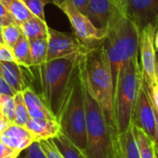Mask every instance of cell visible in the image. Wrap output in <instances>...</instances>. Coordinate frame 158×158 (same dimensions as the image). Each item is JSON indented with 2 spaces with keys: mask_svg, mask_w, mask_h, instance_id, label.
Here are the masks:
<instances>
[{
  "mask_svg": "<svg viewBox=\"0 0 158 158\" xmlns=\"http://www.w3.org/2000/svg\"><path fill=\"white\" fill-rule=\"evenodd\" d=\"M82 56V55H81ZM81 56L46 61L40 66H31L32 80L37 88L33 91L41 97L57 120L64 102L80 71Z\"/></svg>",
  "mask_w": 158,
  "mask_h": 158,
  "instance_id": "obj_1",
  "label": "cell"
},
{
  "mask_svg": "<svg viewBox=\"0 0 158 158\" xmlns=\"http://www.w3.org/2000/svg\"><path fill=\"white\" fill-rule=\"evenodd\" d=\"M81 71L84 84L101 106L108 125L114 122V85L109 60L103 44L89 47L81 56Z\"/></svg>",
  "mask_w": 158,
  "mask_h": 158,
  "instance_id": "obj_2",
  "label": "cell"
},
{
  "mask_svg": "<svg viewBox=\"0 0 158 158\" xmlns=\"http://www.w3.org/2000/svg\"><path fill=\"white\" fill-rule=\"evenodd\" d=\"M140 31L135 23L123 15L107 29L104 46L109 60L114 90L126 64L139 53Z\"/></svg>",
  "mask_w": 158,
  "mask_h": 158,
  "instance_id": "obj_3",
  "label": "cell"
},
{
  "mask_svg": "<svg viewBox=\"0 0 158 158\" xmlns=\"http://www.w3.org/2000/svg\"><path fill=\"white\" fill-rule=\"evenodd\" d=\"M142 81V69L136 56L126 64L114 90V122L120 135L125 133L132 124Z\"/></svg>",
  "mask_w": 158,
  "mask_h": 158,
  "instance_id": "obj_4",
  "label": "cell"
},
{
  "mask_svg": "<svg viewBox=\"0 0 158 158\" xmlns=\"http://www.w3.org/2000/svg\"><path fill=\"white\" fill-rule=\"evenodd\" d=\"M57 121L60 126V132L78 148L85 152L87 147L86 108L81 62L80 71L64 102Z\"/></svg>",
  "mask_w": 158,
  "mask_h": 158,
  "instance_id": "obj_5",
  "label": "cell"
},
{
  "mask_svg": "<svg viewBox=\"0 0 158 158\" xmlns=\"http://www.w3.org/2000/svg\"><path fill=\"white\" fill-rule=\"evenodd\" d=\"M83 81V80H82ZM86 108V133L88 158H107L111 143V128L106 118L89 89L84 84Z\"/></svg>",
  "mask_w": 158,
  "mask_h": 158,
  "instance_id": "obj_6",
  "label": "cell"
},
{
  "mask_svg": "<svg viewBox=\"0 0 158 158\" xmlns=\"http://www.w3.org/2000/svg\"><path fill=\"white\" fill-rule=\"evenodd\" d=\"M57 6L67 15L73 29V33L84 45L89 48L104 43L107 31L95 28L70 0H65L58 4Z\"/></svg>",
  "mask_w": 158,
  "mask_h": 158,
  "instance_id": "obj_7",
  "label": "cell"
},
{
  "mask_svg": "<svg viewBox=\"0 0 158 158\" xmlns=\"http://www.w3.org/2000/svg\"><path fill=\"white\" fill-rule=\"evenodd\" d=\"M156 27L146 25L140 31L139 51L141 53V69L143 81L148 90L158 84V59L155 48Z\"/></svg>",
  "mask_w": 158,
  "mask_h": 158,
  "instance_id": "obj_8",
  "label": "cell"
},
{
  "mask_svg": "<svg viewBox=\"0 0 158 158\" xmlns=\"http://www.w3.org/2000/svg\"><path fill=\"white\" fill-rule=\"evenodd\" d=\"M88 47L74 33L61 32L48 28V50L46 61L78 56L85 54Z\"/></svg>",
  "mask_w": 158,
  "mask_h": 158,
  "instance_id": "obj_9",
  "label": "cell"
},
{
  "mask_svg": "<svg viewBox=\"0 0 158 158\" xmlns=\"http://www.w3.org/2000/svg\"><path fill=\"white\" fill-rule=\"evenodd\" d=\"M121 8L139 31L148 24L158 28V0H121Z\"/></svg>",
  "mask_w": 158,
  "mask_h": 158,
  "instance_id": "obj_10",
  "label": "cell"
},
{
  "mask_svg": "<svg viewBox=\"0 0 158 158\" xmlns=\"http://www.w3.org/2000/svg\"><path fill=\"white\" fill-rule=\"evenodd\" d=\"M132 123L138 128L142 129L149 137L155 141L156 127V112L149 91L143 81H142L140 87Z\"/></svg>",
  "mask_w": 158,
  "mask_h": 158,
  "instance_id": "obj_11",
  "label": "cell"
},
{
  "mask_svg": "<svg viewBox=\"0 0 158 158\" xmlns=\"http://www.w3.org/2000/svg\"><path fill=\"white\" fill-rule=\"evenodd\" d=\"M123 15L113 0H89L85 14L95 28L106 31Z\"/></svg>",
  "mask_w": 158,
  "mask_h": 158,
  "instance_id": "obj_12",
  "label": "cell"
},
{
  "mask_svg": "<svg viewBox=\"0 0 158 158\" xmlns=\"http://www.w3.org/2000/svg\"><path fill=\"white\" fill-rule=\"evenodd\" d=\"M0 141L19 153L35 142L33 136L25 127L15 123L9 124L2 132H0Z\"/></svg>",
  "mask_w": 158,
  "mask_h": 158,
  "instance_id": "obj_13",
  "label": "cell"
},
{
  "mask_svg": "<svg viewBox=\"0 0 158 158\" xmlns=\"http://www.w3.org/2000/svg\"><path fill=\"white\" fill-rule=\"evenodd\" d=\"M25 128L37 142L53 139L60 132V126L56 119L31 118L28 121Z\"/></svg>",
  "mask_w": 158,
  "mask_h": 158,
  "instance_id": "obj_14",
  "label": "cell"
},
{
  "mask_svg": "<svg viewBox=\"0 0 158 158\" xmlns=\"http://www.w3.org/2000/svg\"><path fill=\"white\" fill-rule=\"evenodd\" d=\"M0 75L16 92H22L26 88L21 66L15 61H0Z\"/></svg>",
  "mask_w": 158,
  "mask_h": 158,
  "instance_id": "obj_15",
  "label": "cell"
},
{
  "mask_svg": "<svg viewBox=\"0 0 158 158\" xmlns=\"http://www.w3.org/2000/svg\"><path fill=\"white\" fill-rule=\"evenodd\" d=\"M21 93L31 118L56 119L41 97L31 88L26 87Z\"/></svg>",
  "mask_w": 158,
  "mask_h": 158,
  "instance_id": "obj_16",
  "label": "cell"
},
{
  "mask_svg": "<svg viewBox=\"0 0 158 158\" xmlns=\"http://www.w3.org/2000/svg\"><path fill=\"white\" fill-rule=\"evenodd\" d=\"M22 33L29 39L47 38L48 37V26L44 20L32 16L30 19L25 21L21 26Z\"/></svg>",
  "mask_w": 158,
  "mask_h": 158,
  "instance_id": "obj_17",
  "label": "cell"
},
{
  "mask_svg": "<svg viewBox=\"0 0 158 158\" xmlns=\"http://www.w3.org/2000/svg\"><path fill=\"white\" fill-rule=\"evenodd\" d=\"M52 140L64 158H88L85 152L78 148L61 132Z\"/></svg>",
  "mask_w": 158,
  "mask_h": 158,
  "instance_id": "obj_18",
  "label": "cell"
},
{
  "mask_svg": "<svg viewBox=\"0 0 158 158\" xmlns=\"http://www.w3.org/2000/svg\"><path fill=\"white\" fill-rule=\"evenodd\" d=\"M0 2L7 9L19 26H21L33 16L21 0H0Z\"/></svg>",
  "mask_w": 158,
  "mask_h": 158,
  "instance_id": "obj_19",
  "label": "cell"
},
{
  "mask_svg": "<svg viewBox=\"0 0 158 158\" xmlns=\"http://www.w3.org/2000/svg\"><path fill=\"white\" fill-rule=\"evenodd\" d=\"M30 51L31 66H40L46 62L47 50H48V37L31 39Z\"/></svg>",
  "mask_w": 158,
  "mask_h": 158,
  "instance_id": "obj_20",
  "label": "cell"
},
{
  "mask_svg": "<svg viewBox=\"0 0 158 158\" xmlns=\"http://www.w3.org/2000/svg\"><path fill=\"white\" fill-rule=\"evenodd\" d=\"M134 135L139 146L141 158H156L155 141L149 137L142 129L138 128L132 123Z\"/></svg>",
  "mask_w": 158,
  "mask_h": 158,
  "instance_id": "obj_21",
  "label": "cell"
},
{
  "mask_svg": "<svg viewBox=\"0 0 158 158\" xmlns=\"http://www.w3.org/2000/svg\"><path fill=\"white\" fill-rule=\"evenodd\" d=\"M12 52L15 57V61L21 67L29 68L31 66L30 42L29 39L21 33L18 42L12 48Z\"/></svg>",
  "mask_w": 158,
  "mask_h": 158,
  "instance_id": "obj_22",
  "label": "cell"
},
{
  "mask_svg": "<svg viewBox=\"0 0 158 158\" xmlns=\"http://www.w3.org/2000/svg\"><path fill=\"white\" fill-rule=\"evenodd\" d=\"M120 139L125 158H141V154L134 135L132 124L125 133L120 135Z\"/></svg>",
  "mask_w": 158,
  "mask_h": 158,
  "instance_id": "obj_23",
  "label": "cell"
},
{
  "mask_svg": "<svg viewBox=\"0 0 158 158\" xmlns=\"http://www.w3.org/2000/svg\"><path fill=\"white\" fill-rule=\"evenodd\" d=\"M0 114L7 123H15L16 106L14 96L5 94L0 95Z\"/></svg>",
  "mask_w": 158,
  "mask_h": 158,
  "instance_id": "obj_24",
  "label": "cell"
},
{
  "mask_svg": "<svg viewBox=\"0 0 158 158\" xmlns=\"http://www.w3.org/2000/svg\"><path fill=\"white\" fill-rule=\"evenodd\" d=\"M15 106H16V119L15 124L25 127L28 121L31 119V116L29 114L26 103L24 101L23 95L21 92L17 93L14 95Z\"/></svg>",
  "mask_w": 158,
  "mask_h": 158,
  "instance_id": "obj_25",
  "label": "cell"
},
{
  "mask_svg": "<svg viewBox=\"0 0 158 158\" xmlns=\"http://www.w3.org/2000/svg\"><path fill=\"white\" fill-rule=\"evenodd\" d=\"M21 33H22L21 28L18 24L11 23L8 25H5L2 30V37H3L4 44L12 49L16 44V43L18 42Z\"/></svg>",
  "mask_w": 158,
  "mask_h": 158,
  "instance_id": "obj_26",
  "label": "cell"
},
{
  "mask_svg": "<svg viewBox=\"0 0 158 158\" xmlns=\"http://www.w3.org/2000/svg\"><path fill=\"white\" fill-rule=\"evenodd\" d=\"M31 13L45 21L44 19V6L49 3H54L53 0H21Z\"/></svg>",
  "mask_w": 158,
  "mask_h": 158,
  "instance_id": "obj_27",
  "label": "cell"
},
{
  "mask_svg": "<svg viewBox=\"0 0 158 158\" xmlns=\"http://www.w3.org/2000/svg\"><path fill=\"white\" fill-rule=\"evenodd\" d=\"M107 158H125L120 134L117 131L116 129L111 130V143Z\"/></svg>",
  "mask_w": 158,
  "mask_h": 158,
  "instance_id": "obj_28",
  "label": "cell"
},
{
  "mask_svg": "<svg viewBox=\"0 0 158 158\" xmlns=\"http://www.w3.org/2000/svg\"><path fill=\"white\" fill-rule=\"evenodd\" d=\"M18 158H47L43 151L40 143L35 141L28 148L23 150Z\"/></svg>",
  "mask_w": 158,
  "mask_h": 158,
  "instance_id": "obj_29",
  "label": "cell"
},
{
  "mask_svg": "<svg viewBox=\"0 0 158 158\" xmlns=\"http://www.w3.org/2000/svg\"><path fill=\"white\" fill-rule=\"evenodd\" d=\"M39 143L47 158H64V156L59 152V150L57 149V147L56 146V144L54 143L52 139L43 140L40 141Z\"/></svg>",
  "mask_w": 158,
  "mask_h": 158,
  "instance_id": "obj_30",
  "label": "cell"
},
{
  "mask_svg": "<svg viewBox=\"0 0 158 158\" xmlns=\"http://www.w3.org/2000/svg\"><path fill=\"white\" fill-rule=\"evenodd\" d=\"M19 152L10 148L0 141V158H18Z\"/></svg>",
  "mask_w": 158,
  "mask_h": 158,
  "instance_id": "obj_31",
  "label": "cell"
},
{
  "mask_svg": "<svg viewBox=\"0 0 158 158\" xmlns=\"http://www.w3.org/2000/svg\"><path fill=\"white\" fill-rule=\"evenodd\" d=\"M0 61H15L12 49L9 48L6 44L1 43H0Z\"/></svg>",
  "mask_w": 158,
  "mask_h": 158,
  "instance_id": "obj_32",
  "label": "cell"
},
{
  "mask_svg": "<svg viewBox=\"0 0 158 158\" xmlns=\"http://www.w3.org/2000/svg\"><path fill=\"white\" fill-rule=\"evenodd\" d=\"M0 19L3 21L4 26L11 24V23H16L14 19L10 15V13L7 11V9L4 6V5L1 2H0Z\"/></svg>",
  "mask_w": 158,
  "mask_h": 158,
  "instance_id": "obj_33",
  "label": "cell"
},
{
  "mask_svg": "<svg viewBox=\"0 0 158 158\" xmlns=\"http://www.w3.org/2000/svg\"><path fill=\"white\" fill-rule=\"evenodd\" d=\"M17 93L9 86V84L0 75V95L1 94H5V95L14 96Z\"/></svg>",
  "mask_w": 158,
  "mask_h": 158,
  "instance_id": "obj_34",
  "label": "cell"
},
{
  "mask_svg": "<svg viewBox=\"0 0 158 158\" xmlns=\"http://www.w3.org/2000/svg\"><path fill=\"white\" fill-rule=\"evenodd\" d=\"M63 1H65V0H60V2L58 4H60ZM70 1L73 3V5L77 7V9L80 12H81L83 15L86 14V10H87V6H88V4H89V0H70Z\"/></svg>",
  "mask_w": 158,
  "mask_h": 158,
  "instance_id": "obj_35",
  "label": "cell"
},
{
  "mask_svg": "<svg viewBox=\"0 0 158 158\" xmlns=\"http://www.w3.org/2000/svg\"><path fill=\"white\" fill-rule=\"evenodd\" d=\"M148 91H149V94H150L154 107L158 112V84L155 85L152 89H150Z\"/></svg>",
  "mask_w": 158,
  "mask_h": 158,
  "instance_id": "obj_36",
  "label": "cell"
},
{
  "mask_svg": "<svg viewBox=\"0 0 158 158\" xmlns=\"http://www.w3.org/2000/svg\"><path fill=\"white\" fill-rule=\"evenodd\" d=\"M155 112H156V139H155V143L158 146V112L155 108Z\"/></svg>",
  "mask_w": 158,
  "mask_h": 158,
  "instance_id": "obj_37",
  "label": "cell"
},
{
  "mask_svg": "<svg viewBox=\"0 0 158 158\" xmlns=\"http://www.w3.org/2000/svg\"><path fill=\"white\" fill-rule=\"evenodd\" d=\"M155 48L156 51H158V28L156 29V34H155Z\"/></svg>",
  "mask_w": 158,
  "mask_h": 158,
  "instance_id": "obj_38",
  "label": "cell"
},
{
  "mask_svg": "<svg viewBox=\"0 0 158 158\" xmlns=\"http://www.w3.org/2000/svg\"><path fill=\"white\" fill-rule=\"evenodd\" d=\"M3 27H4V23H3V21L0 19V43H1V44H4L3 37H2V30H3Z\"/></svg>",
  "mask_w": 158,
  "mask_h": 158,
  "instance_id": "obj_39",
  "label": "cell"
},
{
  "mask_svg": "<svg viewBox=\"0 0 158 158\" xmlns=\"http://www.w3.org/2000/svg\"><path fill=\"white\" fill-rule=\"evenodd\" d=\"M115 3H116V5L119 7V9L122 11V8H121V0H113Z\"/></svg>",
  "mask_w": 158,
  "mask_h": 158,
  "instance_id": "obj_40",
  "label": "cell"
},
{
  "mask_svg": "<svg viewBox=\"0 0 158 158\" xmlns=\"http://www.w3.org/2000/svg\"><path fill=\"white\" fill-rule=\"evenodd\" d=\"M155 150H156V158H158V146L156 144L155 145Z\"/></svg>",
  "mask_w": 158,
  "mask_h": 158,
  "instance_id": "obj_41",
  "label": "cell"
},
{
  "mask_svg": "<svg viewBox=\"0 0 158 158\" xmlns=\"http://www.w3.org/2000/svg\"><path fill=\"white\" fill-rule=\"evenodd\" d=\"M53 2H54L53 4H55V5H57V4L60 2V0H53Z\"/></svg>",
  "mask_w": 158,
  "mask_h": 158,
  "instance_id": "obj_42",
  "label": "cell"
}]
</instances>
